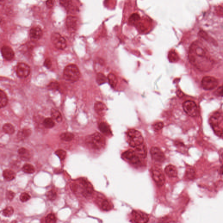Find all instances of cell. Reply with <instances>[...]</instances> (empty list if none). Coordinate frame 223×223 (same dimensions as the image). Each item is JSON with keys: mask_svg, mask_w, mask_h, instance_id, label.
I'll return each mask as SVG.
<instances>
[{"mask_svg": "<svg viewBox=\"0 0 223 223\" xmlns=\"http://www.w3.org/2000/svg\"><path fill=\"white\" fill-rule=\"evenodd\" d=\"M189 59L192 65L201 71L208 72L211 69L213 62L208 52L198 43H193L189 48Z\"/></svg>", "mask_w": 223, "mask_h": 223, "instance_id": "1", "label": "cell"}, {"mask_svg": "<svg viewBox=\"0 0 223 223\" xmlns=\"http://www.w3.org/2000/svg\"><path fill=\"white\" fill-rule=\"evenodd\" d=\"M86 143L93 149L100 150L103 148L106 145L104 137L98 133H95L87 137Z\"/></svg>", "mask_w": 223, "mask_h": 223, "instance_id": "2", "label": "cell"}, {"mask_svg": "<svg viewBox=\"0 0 223 223\" xmlns=\"http://www.w3.org/2000/svg\"><path fill=\"white\" fill-rule=\"evenodd\" d=\"M127 136L128 143L131 147L134 148L143 143V138L141 134L135 129H129L127 132Z\"/></svg>", "mask_w": 223, "mask_h": 223, "instance_id": "3", "label": "cell"}, {"mask_svg": "<svg viewBox=\"0 0 223 223\" xmlns=\"http://www.w3.org/2000/svg\"><path fill=\"white\" fill-rule=\"evenodd\" d=\"M63 75L65 79L71 82H76L80 76L79 69L73 64L68 65L65 68Z\"/></svg>", "mask_w": 223, "mask_h": 223, "instance_id": "4", "label": "cell"}, {"mask_svg": "<svg viewBox=\"0 0 223 223\" xmlns=\"http://www.w3.org/2000/svg\"><path fill=\"white\" fill-rule=\"evenodd\" d=\"M218 81L215 78L210 76L204 77L202 79V87L205 90H211L215 89L218 85Z\"/></svg>", "mask_w": 223, "mask_h": 223, "instance_id": "5", "label": "cell"}, {"mask_svg": "<svg viewBox=\"0 0 223 223\" xmlns=\"http://www.w3.org/2000/svg\"><path fill=\"white\" fill-rule=\"evenodd\" d=\"M152 179L158 186L161 187L164 185L165 182V178L160 168L153 167L152 169Z\"/></svg>", "mask_w": 223, "mask_h": 223, "instance_id": "6", "label": "cell"}, {"mask_svg": "<svg viewBox=\"0 0 223 223\" xmlns=\"http://www.w3.org/2000/svg\"><path fill=\"white\" fill-rule=\"evenodd\" d=\"M51 41L55 46L60 50H63L66 47V39L58 33H52L51 35Z\"/></svg>", "mask_w": 223, "mask_h": 223, "instance_id": "7", "label": "cell"}, {"mask_svg": "<svg viewBox=\"0 0 223 223\" xmlns=\"http://www.w3.org/2000/svg\"><path fill=\"white\" fill-rule=\"evenodd\" d=\"M183 107L186 113L191 117H195L198 114L197 105L194 101H185L183 103Z\"/></svg>", "mask_w": 223, "mask_h": 223, "instance_id": "8", "label": "cell"}, {"mask_svg": "<svg viewBox=\"0 0 223 223\" xmlns=\"http://www.w3.org/2000/svg\"><path fill=\"white\" fill-rule=\"evenodd\" d=\"M122 157L133 164H138L141 162L140 158L137 156L134 150H128L123 152Z\"/></svg>", "mask_w": 223, "mask_h": 223, "instance_id": "9", "label": "cell"}, {"mask_svg": "<svg viewBox=\"0 0 223 223\" xmlns=\"http://www.w3.org/2000/svg\"><path fill=\"white\" fill-rule=\"evenodd\" d=\"M17 74L21 78L27 77L30 73V68L27 64L24 63H19L17 66Z\"/></svg>", "mask_w": 223, "mask_h": 223, "instance_id": "10", "label": "cell"}, {"mask_svg": "<svg viewBox=\"0 0 223 223\" xmlns=\"http://www.w3.org/2000/svg\"><path fill=\"white\" fill-rule=\"evenodd\" d=\"M132 216L134 222L145 223L149 221L148 215L140 210H134L132 212Z\"/></svg>", "mask_w": 223, "mask_h": 223, "instance_id": "11", "label": "cell"}, {"mask_svg": "<svg viewBox=\"0 0 223 223\" xmlns=\"http://www.w3.org/2000/svg\"><path fill=\"white\" fill-rule=\"evenodd\" d=\"M150 154L152 159L158 162H163L165 159V156L160 149L152 147L150 150Z\"/></svg>", "mask_w": 223, "mask_h": 223, "instance_id": "12", "label": "cell"}, {"mask_svg": "<svg viewBox=\"0 0 223 223\" xmlns=\"http://www.w3.org/2000/svg\"><path fill=\"white\" fill-rule=\"evenodd\" d=\"M66 25L70 32H74L76 30L78 25V19L75 17L69 16L66 20Z\"/></svg>", "mask_w": 223, "mask_h": 223, "instance_id": "13", "label": "cell"}, {"mask_svg": "<svg viewBox=\"0 0 223 223\" xmlns=\"http://www.w3.org/2000/svg\"><path fill=\"white\" fill-rule=\"evenodd\" d=\"M3 57L7 60H11L15 56V53L12 48L8 46H3L1 49Z\"/></svg>", "mask_w": 223, "mask_h": 223, "instance_id": "14", "label": "cell"}, {"mask_svg": "<svg viewBox=\"0 0 223 223\" xmlns=\"http://www.w3.org/2000/svg\"><path fill=\"white\" fill-rule=\"evenodd\" d=\"M42 31L39 27L32 28L30 31V37L33 41H37L42 36Z\"/></svg>", "mask_w": 223, "mask_h": 223, "instance_id": "15", "label": "cell"}, {"mask_svg": "<svg viewBox=\"0 0 223 223\" xmlns=\"http://www.w3.org/2000/svg\"><path fill=\"white\" fill-rule=\"evenodd\" d=\"M223 117L222 115L219 112H216L214 113L209 119V123L210 126L214 125H219Z\"/></svg>", "mask_w": 223, "mask_h": 223, "instance_id": "16", "label": "cell"}, {"mask_svg": "<svg viewBox=\"0 0 223 223\" xmlns=\"http://www.w3.org/2000/svg\"><path fill=\"white\" fill-rule=\"evenodd\" d=\"M134 148L135 149L134 151L139 157L145 158L147 157V148L143 143Z\"/></svg>", "mask_w": 223, "mask_h": 223, "instance_id": "17", "label": "cell"}, {"mask_svg": "<svg viewBox=\"0 0 223 223\" xmlns=\"http://www.w3.org/2000/svg\"><path fill=\"white\" fill-rule=\"evenodd\" d=\"M165 171L168 177L170 178H176L178 176V172L177 168L172 165H169L166 166Z\"/></svg>", "mask_w": 223, "mask_h": 223, "instance_id": "18", "label": "cell"}, {"mask_svg": "<svg viewBox=\"0 0 223 223\" xmlns=\"http://www.w3.org/2000/svg\"><path fill=\"white\" fill-rule=\"evenodd\" d=\"M82 185L83 187V194L87 195L91 194L93 193V187L90 182L83 180L82 181Z\"/></svg>", "mask_w": 223, "mask_h": 223, "instance_id": "19", "label": "cell"}, {"mask_svg": "<svg viewBox=\"0 0 223 223\" xmlns=\"http://www.w3.org/2000/svg\"><path fill=\"white\" fill-rule=\"evenodd\" d=\"M18 154L21 159L24 161H28L31 157L29 151L24 148H21L18 150Z\"/></svg>", "mask_w": 223, "mask_h": 223, "instance_id": "20", "label": "cell"}, {"mask_svg": "<svg viewBox=\"0 0 223 223\" xmlns=\"http://www.w3.org/2000/svg\"><path fill=\"white\" fill-rule=\"evenodd\" d=\"M195 169L194 167L189 166L186 169L185 178L189 180H193L195 178Z\"/></svg>", "mask_w": 223, "mask_h": 223, "instance_id": "21", "label": "cell"}, {"mask_svg": "<svg viewBox=\"0 0 223 223\" xmlns=\"http://www.w3.org/2000/svg\"><path fill=\"white\" fill-rule=\"evenodd\" d=\"M3 178L8 181L13 180L16 177V173L10 170H5L3 172Z\"/></svg>", "mask_w": 223, "mask_h": 223, "instance_id": "22", "label": "cell"}, {"mask_svg": "<svg viewBox=\"0 0 223 223\" xmlns=\"http://www.w3.org/2000/svg\"><path fill=\"white\" fill-rule=\"evenodd\" d=\"M99 128L101 132L106 135H110V134H111V131L110 129V127L105 122H103L100 123L99 126Z\"/></svg>", "mask_w": 223, "mask_h": 223, "instance_id": "23", "label": "cell"}, {"mask_svg": "<svg viewBox=\"0 0 223 223\" xmlns=\"http://www.w3.org/2000/svg\"><path fill=\"white\" fill-rule=\"evenodd\" d=\"M95 111L98 114H103L106 111V107L105 105L101 102H98L94 106Z\"/></svg>", "mask_w": 223, "mask_h": 223, "instance_id": "24", "label": "cell"}, {"mask_svg": "<svg viewBox=\"0 0 223 223\" xmlns=\"http://www.w3.org/2000/svg\"><path fill=\"white\" fill-rule=\"evenodd\" d=\"M3 130L5 134L11 135L15 132V129L13 125L10 123H6L3 127Z\"/></svg>", "mask_w": 223, "mask_h": 223, "instance_id": "25", "label": "cell"}, {"mask_svg": "<svg viewBox=\"0 0 223 223\" xmlns=\"http://www.w3.org/2000/svg\"><path fill=\"white\" fill-rule=\"evenodd\" d=\"M51 116L53 120L56 121L57 122H60L62 121L61 114L57 110L52 109L51 111Z\"/></svg>", "mask_w": 223, "mask_h": 223, "instance_id": "26", "label": "cell"}, {"mask_svg": "<svg viewBox=\"0 0 223 223\" xmlns=\"http://www.w3.org/2000/svg\"><path fill=\"white\" fill-rule=\"evenodd\" d=\"M8 97L3 91H0V106L1 108L5 107L8 104Z\"/></svg>", "mask_w": 223, "mask_h": 223, "instance_id": "27", "label": "cell"}, {"mask_svg": "<svg viewBox=\"0 0 223 223\" xmlns=\"http://www.w3.org/2000/svg\"><path fill=\"white\" fill-rule=\"evenodd\" d=\"M168 57L169 61L171 62H177L179 59L178 55L174 50H171L169 52Z\"/></svg>", "mask_w": 223, "mask_h": 223, "instance_id": "28", "label": "cell"}, {"mask_svg": "<svg viewBox=\"0 0 223 223\" xmlns=\"http://www.w3.org/2000/svg\"><path fill=\"white\" fill-rule=\"evenodd\" d=\"M60 139L65 141L69 142L72 141L74 137V135L72 133L67 132L61 134L60 136Z\"/></svg>", "mask_w": 223, "mask_h": 223, "instance_id": "29", "label": "cell"}, {"mask_svg": "<svg viewBox=\"0 0 223 223\" xmlns=\"http://www.w3.org/2000/svg\"><path fill=\"white\" fill-rule=\"evenodd\" d=\"M108 79L109 80V83L112 88H115L117 85V82H118L117 78L116 77L115 75L113 74H110L108 75Z\"/></svg>", "mask_w": 223, "mask_h": 223, "instance_id": "30", "label": "cell"}, {"mask_svg": "<svg viewBox=\"0 0 223 223\" xmlns=\"http://www.w3.org/2000/svg\"><path fill=\"white\" fill-rule=\"evenodd\" d=\"M23 171L28 174H32L35 172V169L34 166L29 164H26L24 165L22 168Z\"/></svg>", "mask_w": 223, "mask_h": 223, "instance_id": "31", "label": "cell"}, {"mask_svg": "<svg viewBox=\"0 0 223 223\" xmlns=\"http://www.w3.org/2000/svg\"><path fill=\"white\" fill-rule=\"evenodd\" d=\"M31 134V130L30 129H24L19 132L18 136L20 139H24L29 137Z\"/></svg>", "mask_w": 223, "mask_h": 223, "instance_id": "32", "label": "cell"}, {"mask_svg": "<svg viewBox=\"0 0 223 223\" xmlns=\"http://www.w3.org/2000/svg\"><path fill=\"white\" fill-rule=\"evenodd\" d=\"M43 125L46 128L50 129L54 127L55 123L53 119L47 118L45 119L43 121Z\"/></svg>", "mask_w": 223, "mask_h": 223, "instance_id": "33", "label": "cell"}, {"mask_svg": "<svg viewBox=\"0 0 223 223\" xmlns=\"http://www.w3.org/2000/svg\"><path fill=\"white\" fill-rule=\"evenodd\" d=\"M215 133L217 136H222L223 134V129L219 126V125H214V126H211Z\"/></svg>", "mask_w": 223, "mask_h": 223, "instance_id": "34", "label": "cell"}, {"mask_svg": "<svg viewBox=\"0 0 223 223\" xmlns=\"http://www.w3.org/2000/svg\"><path fill=\"white\" fill-rule=\"evenodd\" d=\"M14 211V209L13 208L10 207V206H8V207H7V208H5L3 210V215L4 216L9 217L13 215Z\"/></svg>", "mask_w": 223, "mask_h": 223, "instance_id": "35", "label": "cell"}, {"mask_svg": "<svg viewBox=\"0 0 223 223\" xmlns=\"http://www.w3.org/2000/svg\"><path fill=\"white\" fill-rule=\"evenodd\" d=\"M96 81L99 85H101L106 82V78L101 73H99L97 75Z\"/></svg>", "mask_w": 223, "mask_h": 223, "instance_id": "36", "label": "cell"}, {"mask_svg": "<svg viewBox=\"0 0 223 223\" xmlns=\"http://www.w3.org/2000/svg\"><path fill=\"white\" fill-rule=\"evenodd\" d=\"M140 15L137 14H133L129 17V22L131 24H134L140 20Z\"/></svg>", "mask_w": 223, "mask_h": 223, "instance_id": "37", "label": "cell"}, {"mask_svg": "<svg viewBox=\"0 0 223 223\" xmlns=\"http://www.w3.org/2000/svg\"><path fill=\"white\" fill-rule=\"evenodd\" d=\"M59 87L60 85L59 83L56 82H51L48 85V89L50 90L54 91L58 90Z\"/></svg>", "mask_w": 223, "mask_h": 223, "instance_id": "38", "label": "cell"}, {"mask_svg": "<svg viewBox=\"0 0 223 223\" xmlns=\"http://www.w3.org/2000/svg\"><path fill=\"white\" fill-rule=\"evenodd\" d=\"M55 154L61 160H64L66 157V152L64 150H58L56 151Z\"/></svg>", "mask_w": 223, "mask_h": 223, "instance_id": "39", "label": "cell"}, {"mask_svg": "<svg viewBox=\"0 0 223 223\" xmlns=\"http://www.w3.org/2000/svg\"><path fill=\"white\" fill-rule=\"evenodd\" d=\"M47 197L49 200L51 201H54L56 199L57 197V194L56 192L54 190H51L48 192L46 194Z\"/></svg>", "mask_w": 223, "mask_h": 223, "instance_id": "40", "label": "cell"}, {"mask_svg": "<svg viewBox=\"0 0 223 223\" xmlns=\"http://www.w3.org/2000/svg\"><path fill=\"white\" fill-rule=\"evenodd\" d=\"M57 221V218L54 214H50L45 217V222L47 223H54Z\"/></svg>", "mask_w": 223, "mask_h": 223, "instance_id": "41", "label": "cell"}, {"mask_svg": "<svg viewBox=\"0 0 223 223\" xmlns=\"http://www.w3.org/2000/svg\"><path fill=\"white\" fill-rule=\"evenodd\" d=\"M102 208L104 210L108 211L110 210L111 206L109 202L107 200H104L101 204Z\"/></svg>", "mask_w": 223, "mask_h": 223, "instance_id": "42", "label": "cell"}, {"mask_svg": "<svg viewBox=\"0 0 223 223\" xmlns=\"http://www.w3.org/2000/svg\"><path fill=\"white\" fill-rule=\"evenodd\" d=\"M164 126V124L163 122H157L154 123L152 125V127H153L154 130L157 131H159V130H161L163 128Z\"/></svg>", "mask_w": 223, "mask_h": 223, "instance_id": "43", "label": "cell"}, {"mask_svg": "<svg viewBox=\"0 0 223 223\" xmlns=\"http://www.w3.org/2000/svg\"><path fill=\"white\" fill-rule=\"evenodd\" d=\"M31 196L29 194L26 193H23L21 194L20 196V199L22 202H25L30 199Z\"/></svg>", "mask_w": 223, "mask_h": 223, "instance_id": "44", "label": "cell"}, {"mask_svg": "<svg viewBox=\"0 0 223 223\" xmlns=\"http://www.w3.org/2000/svg\"><path fill=\"white\" fill-rule=\"evenodd\" d=\"M215 94L218 96L223 97V85L215 92Z\"/></svg>", "mask_w": 223, "mask_h": 223, "instance_id": "45", "label": "cell"}, {"mask_svg": "<svg viewBox=\"0 0 223 223\" xmlns=\"http://www.w3.org/2000/svg\"><path fill=\"white\" fill-rule=\"evenodd\" d=\"M15 196V194L11 191H7L6 193V197L9 201H12Z\"/></svg>", "mask_w": 223, "mask_h": 223, "instance_id": "46", "label": "cell"}, {"mask_svg": "<svg viewBox=\"0 0 223 223\" xmlns=\"http://www.w3.org/2000/svg\"><path fill=\"white\" fill-rule=\"evenodd\" d=\"M199 35L202 38H203L205 40L208 41L209 39L208 34H207L206 32L203 31H200V32H199Z\"/></svg>", "mask_w": 223, "mask_h": 223, "instance_id": "47", "label": "cell"}, {"mask_svg": "<svg viewBox=\"0 0 223 223\" xmlns=\"http://www.w3.org/2000/svg\"><path fill=\"white\" fill-rule=\"evenodd\" d=\"M44 66L47 69H50L52 66V62L49 58H47L45 60L44 63Z\"/></svg>", "mask_w": 223, "mask_h": 223, "instance_id": "48", "label": "cell"}, {"mask_svg": "<svg viewBox=\"0 0 223 223\" xmlns=\"http://www.w3.org/2000/svg\"><path fill=\"white\" fill-rule=\"evenodd\" d=\"M54 0H47L46 2V4L48 8H52L54 5Z\"/></svg>", "mask_w": 223, "mask_h": 223, "instance_id": "49", "label": "cell"}, {"mask_svg": "<svg viewBox=\"0 0 223 223\" xmlns=\"http://www.w3.org/2000/svg\"><path fill=\"white\" fill-rule=\"evenodd\" d=\"M178 96L179 97H182V96H183V93H182V92L180 91V90L178 91Z\"/></svg>", "mask_w": 223, "mask_h": 223, "instance_id": "50", "label": "cell"}, {"mask_svg": "<svg viewBox=\"0 0 223 223\" xmlns=\"http://www.w3.org/2000/svg\"><path fill=\"white\" fill-rule=\"evenodd\" d=\"M219 173H220V174H221V175H223V164L221 166V168H220Z\"/></svg>", "mask_w": 223, "mask_h": 223, "instance_id": "51", "label": "cell"}, {"mask_svg": "<svg viewBox=\"0 0 223 223\" xmlns=\"http://www.w3.org/2000/svg\"><path fill=\"white\" fill-rule=\"evenodd\" d=\"M222 158L223 159V153H222Z\"/></svg>", "mask_w": 223, "mask_h": 223, "instance_id": "52", "label": "cell"}]
</instances>
